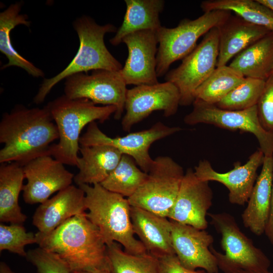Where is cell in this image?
<instances>
[{"label": "cell", "instance_id": "obj_5", "mask_svg": "<svg viewBox=\"0 0 273 273\" xmlns=\"http://www.w3.org/2000/svg\"><path fill=\"white\" fill-rule=\"evenodd\" d=\"M73 26L79 40L78 50L65 69L55 76L43 79L33 98L36 104L42 103L57 83L73 74L97 70L118 71L123 67L104 42L106 33L116 32L117 28L114 25H99L89 16L82 15L75 19Z\"/></svg>", "mask_w": 273, "mask_h": 273}, {"label": "cell", "instance_id": "obj_28", "mask_svg": "<svg viewBox=\"0 0 273 273\" xmlns=\"http://www.w3.org/2000/svg\"><path fill=\"white\" fill-rule=\"evenodd\" d=\"M200 7L204 12H233L244 20L273 32V11L257 0H207L201 2Z\"/></svg>", "mask_w": 273, "mask_h": 273}, {"label": "cell", "instance_id": "obj_31", "mask_svg": "<svg viewBox=\"0 0 273 273\" xmlns=\"http://www.w3.org/2000/svg\"><path fill=\"white\" fill-rule=\"evenodd\" d=\"M107 254L112 273H159V259L148 252L129 254L114 242L107 246Z\"/></svg>", "mask_w": 273, "mask_h": 273}, {"label": "cell", "instance_id": "obj_38", "mask_svg": "<svg viewBox=\"0 0 273 273\" xmlns=\"http://www.w3.org/2000/svg\"><path fill=\"white\" fill-rule=\"evenodd\" d=\"M0 273H16L4 262L0 263Z\"/></svg>", "mask_w": 273, "mask_h": 273}, {"label": "cell", "instance_id": "obj_14", "mask_svg": "<svg viewBox=\"0 0 273 273\" xmlns=\"http://www.w3.org/2000/svg\"><path fill=\"white\" fill-rule=\"evenodd\" d=\"M26 184L23 197L29 204L42 203L51 195L72 185L74 174L51 155L36 158L23 166Z\"/></svg>", "mask_w": 273, "mask_h": 273}, {"label": "cell", "instance_id": "obj_6", "mask_svg": "<svg viewBox=\"0 0 273 273\" xmlns=\"http://www.w3.org/2000/svg\"><path fill=\"white\" fill-rule=\"evenodd\" d=\"M210 223L220 235V245L224 254L212 246L210 250L214 255L219 269L224 273L240 270H268L270 261L265 254L256 247L252 240L243 233L235 217L226 212L208 213Z\"/></svg>", "mask_w": 273, "mask_h": 273}, {"label": "cell", "instance_id": "obj_9", "mask_svg": "<svg viewBox=\"0 0 273 273\" xmlns=\"http://www.w3.org/2000/svg\"><path fill=\"white\" fill-rule=\"evenodd\" d=\"M219 53V30L214 27L176 68L168 72L166 81L174 84L180 94V105L188 106L195 100L196 89L216 68Z\"/></svg>", "mask_w": 273, "mask_h": 273}, {"label": "cell", "instance_id": "obj_18", "mask_svg": "<svg viewBox=\"0 0 273 273\" xmlns=\"http://www.w3.org/2000/svg\"><path fill=\"white\" fill-rule=\"evenodd\" d=\"M264 155L259 149L251 154L243 165L239 162L233 169L224 172L215 171L207 160L199 161L195 167L196 175L204 181H215L223 185L229 191V200L240 206L247 203L257 178V171L263 163Z\"/></svg>", "mask_w": 273, "mask_h": 273}, {"label": "cell", "instance_id": "obj_27", "mask_svg": "<svg viewBox=\"0 0 273 273\" xmlns=\"http://www.w3.org/2000/svg\"><path fill=\"white\" fill-rule=\"evenodd\" d=\"M229 66L245 77L266 80L273 67V32L238 54Z\"/></svg>", "mask_w": 273, "mask_h": 273}, {"label": "cell", "instance_id": "obj_29", "mask_svg": "<svg viewBox=\"0 0 273 273\" xmlns=\"http://www.w3.org/2000/svg\"><path fill=\"white\" fill-rule=\"evenodd\" d=\"M148 173L142 170L131 156L122 154L113 171L100 184L106 189L128 198L146 179Z\"/></svg>", "mask_w": 273, "mask_h": 273}, {"label": "cell", "instance_id": "obj_21", "mask_svg": "<svg viewBox=\"0 0 273 273\" xmlns=\"http://www.w3.org/2000/svg\"><path fill=\"white\" fill-rule=\"evenodd\" d=\"M272 182L273 156H264L261 172L241 215L244 227L256 236L265 233L270 213Z\"/></svg>", "mask_w": 273, "mask_h": 273}, {"label": "cell", "instance_id": "obj_17", "mask_svg": "<svg viewBox=\"0 0 273 273\" xmlns=\"http://www.w3.org/2000/svg\"><path fill=\"white\" fill-rule=\"evenodd\" d=\"M170 221L172 246L180 264L190 270L201 268L207 273H218L216 257L210 250L212 236L206 230Z\"/></svg>", "mask_w": 273, "mask_h": 273}, {"label": "cell", "instance_id": "obj_20", "mask_svg": "<svg viewBox=\"0 0 273 273\" xmlns=\"http://www.w3.org/2000/svg\"><path fill=\"white\" fill-rule=\"evenodd\" d=\"M130 216L134 234L148 253L158 258L175 254L172 243L170 219L132 206Z\"/></svg>", "mask_w": 273, "mask_h": 273}, {"label": "cell", "instance_id": "obj_12", "mask_svg": "<svg viewBox=\"0 0 273 273\" xmlns=\"http://www.w3.org/2000/svg\"><path fill=\"white\" fill-rule=\"evenodd\" d=\"M181 130L179 127L168 126L158 122L149 129L131 132L123 136L111 138L104 133L94 121L88 125L86 131L80 136L79 145L82 146L106 145L114 147L123 154L133 158L139 167L148 173L154 160L149 154L151 145Z\"/></svg>", "mask_w": 273, "mask_h": 273}, {"label": "cell", "instance_id": "obj_33", "mask_svg": "<svg viewBox=\"0 0 273 273\" xmlns=\"http://www.w3.org/2000/svg\"><path fill=\"white\" fill-rule=\"evenodd\" d=\"M36 243L35 234L27 232L20 224H0V252L7 250L21 256L26 257L25 246Z\"/></svg>", "mask_w": 273, "mask_h": 273}, {"label": "cell", "instance_id": "obj_15", "mask_svg": "<svg viewBox=\"0 0 273 273\" xmlns=\"http://www.w3.org/2000/svg\"><path fill=\"white\" fill-rule=\"evenodd\" d=\"M213 192L209 181L199 179L194 170L185 173L175 201L167 218L200 230L208 227L207 215L212 203Z\"/></svg>", "mask_w": 273, "mask_h": 273}, {"label": "cell", "instance_id": "obj_30", "mask_svg": "<svg viewBox=\"0 0 273 273\" xmlns=\"http://www.w3.org/2000/svg\"><path fill=\"white\" fill-rule=\"evenodd\" d=\"M245 78L240 72L229 65L217 67L196 89L195 100L216 105L241 83Z\"/></svg>", "mask_w": 273, "mask_h": 273}, {"label": "cell", "instance_id": "obj_11", "mask_svg": "<svg viewBox=\"0 0 273 273\" xmlns=\"http://www.w3.org/2000/svg\"><path fill=\"white\" fill-rule=\"evenodd\" d=\"M65 79V96L86 99L96 105L113 106L116 109L114 118L118 120L121 117L127 89L119 71L94 70L90 74L78 73Z\"/></svg>", "mask_w": 273, "mask_h": 273}, {"label": "cell", "instance_id": "obj_7", "mask_svg": "<svg viewBox=\"0 0 273 273\" xmlns=\"http://www.w3.org/2000/svg\"><path fill=\"white\" fill-rule=\"evenodd\" d=\"M231 15L229 11H212L204 12L194 20L184 19L174 28L161 26L156 31L159 45L156 55L157 77L166 75L173 63L192 52L201 36L218 27Z\"/></svg>", "mask_w": 273, "mask_h": 273}, {"label": "cell", "instance_id": "obj_4", "mask_svg": "<svg viewBox=\"0 0 273 273\" xmlns=\"http://www.w3.org/2000/svg\"><path fill=\"white\" fill-rule=\"evenodd\" d=\"M46 106L57 126L59 142L52 144L50 155L64 164L76 166L79 139L86 125L98 120L103 123L116 111L113 106H99L84 98L71 99L65 95Z\"/></svg>", "mask_w": 273, "mask_h": 273}, {"label": "cell", "instance_id": "obj_39", "mask_svg": "<svg viewBox=\"0 0 273 273\" xmlns=\"http://www.w3.org/2000/svg\"><path fill=\"white\" fill-rule=\"evenodd\" d=\"M71 273H112V272L106 269H95L89 271H72Z\"/></svg>", "mask_w": 273, "mask_h": 273}, {"label": "cell", "instance_id": "obj_37", "mask_svg": "<svg viewBox=\"0 0 273 273\" xmlns=\"http://www.w3.org/2000/svg\"><path fill=\"white\" fill-rule=\"evenodd\" d=\"M264 234L267 237L270 243L273 246V182L271 191L270 213Z\"/></svg>", "mask_w": 273, "mask_h": 273}, {"label": "cell", "instance_id": "obj_13", "mask_svg": "<svg viewBox=\"0 0 273 273\" xmlns=\"http://www.w3.org/2000/svg\"><path fill=\"white\" fill-rule=\"evenodd\" d=\"M180 105V94L172 83L166 81L152 85H140L127 89L125 113L121 125L129 131L135 124L148 117L155 111H162L165 117L174 115Z\"/></svg>", "mask_w": 273, "mask_h": 273}, {"label": "cell", "instance_id": "obj_22", "mask_svg": "<svg viewBox=\"0 0 273 273\" xmlns=\"http://www.w3.org/2000/svg\"><path fill=\"white\" fill-rule=\"evenodd\" d=\"M218 28L219 53L216 67L226 65L233 58L271 32L237 15H231Z\"/></svg>", "mask_w": 273, "mask_h": 273}, {"label": "cell", "instance_id": "obj_35", "mask_svg": "<svg viewBox=\"0 0 273 273\" xmlns=\"http://www.w3.org/2000/svg\"><path fill=\"white\" fill-rule=\"evenodd\" d=\"M257 108L261 125L266 130L273 133V73L265 80Z\"/></svg>", "mask_w": 273, "mask_h": 273}, {"label": "cell", "instance_id": "obj_8", "mask_svg": "<svg viewBox=\"0 0 273 273\" xmlns=\"http://www.w3.org/2000/svg\"><path fill=\"white\" fill-rule=\"evenodd\" d=\"M184 174L183 167L171 157H156L145 180L135 193L127 198L130 205L167 217Z\"/></svg>", "mask_w": 273, "mask_h": 273}, {"label": "cell", "instance_id": "obj_41", "mask_svg": "<svg viewBox=\"0 0 273 273\" xmlns=\"http://www.w3.org/2000/svg\"><path fill=\"white\" fill-rule=\"evenodd\" d=\"M259 3L273 11V0H257Z\"/></svg>", "mask_w": 273, "mask_h": 273}, {"label": "cell", "instance_id": "obj_32", "mask_svg": "<svg viewBox=\"0 0 273 273\" xmlns=\"http://www.w3.org/2000/svg\"><path fill=\"white\" fill-rule=\"evenodd\" d=\"M265 80L245 77L243 81L215 105L231 111L244 110L257 105Z\"/></svg>", "mask_w": 273, "mask_h": 273}, {"label": "cell", "instance_id": "obj_43", "mask_svg": "<svg viewBox=\"0 0 273 273\" xmlns=\"http://www.w3.org/2000/svg\"><path fill=\"white\" fill-rule=\"evenodd\" d=\"M272 257H273V255H272Z\"/></svg>", "mask_w": 273, "mask_h": 273}, {"label": "cell", "instance_id": "obj_3", "mask_svg": "<svg viewBox=\"0 0 273 273\" xmlns=\"http://www.w3.org/2000/svg\"><path fill=\"white\" fill-rule=\"evenodd\" d=\"M78 187L85 193L86 216L98 227L107 246L116 242L129 254L147 252L134 236L130 216L131 206L127 198L108 191L100 184Z\"/></svg>", "mask_w": 273, "mask_h": 273}, {"label": "cell", "instance_id": "obj_16", "mask_svg": "<svg viewBox=\"0 0 273 273\" xmlns=\"http://www.w3.org/2000/svg\"><path fill=\"white\" fill-rule=\"evenodd\" d=\"M122 42L127 46L128 54L119 72L126 85L159 83L156 73L158 42L156 31L145 30L133 32L125 36Z\"/></svg>", "mask_w": 273, "mask_h": 273}, {"label": "cell", "instance_id": "obj_26", "mask_svg": "<svg viewBox=\"0 0 273 273\" xmlns=\"http://www.w3.org/2000/svg\"><path fill=\"white\" fill-rule=\"evenodd\" d=\"M21 7V2H16L0 13V51L8 59V62L2 66V69L16 66L34 77H43V71L20 55L12 44L11 31L19 25L29 27L31 24L26 14H20Z\"/></svg>", "mask_w": 273, "mask_h": 273}, {"label": "cell", "instance_id": "obj_2", "mask_svg": "<svg viewBox=\"0 0 273 273\" xmlns=\"http://www.w3.org/2000/svg\"><path fill=\"white\" fill-rule=\"evenodd\" d=\"M85 212L76 215L52 232L35 233L39 247L58 255L72 271L111 270L107 246L98 227Z\"/></svg>", "mask_w": 273, "mask_h": 273}, {"label": "cell", "instance_id": "obj_25", "mask_svg": "<svg viewBox=\"0 0 273 273\" xmlns=\"http://www.w3.org/2000/svg\"><path fill=\"white\" fill-rule=\"evenodd\" d=\"M25 175L23 166L16 162L0 166V221L22 224L27 217L21 211L19 196Z\"/></svg>", "mask_w": 273, "mask_h": 273}, {"label": "cell", "instance_id": "obj_42", "mask_svg": "<svg viewBox=\"0 0 273 273\" xmlns=\"http://www.w3.org/2000/svg\"><path fill=\"white\" fill-rule=\"evenodd\" d=\"M273 73V67H272L271 73Z\"/></svg>", "mask_w": 273, "mask_h": 273}, {"label": "cell", "instance_id": "obj_10", "mask_svg": "<svg viewBox=\"0 0 273 273\" xmlns=\"http://www.w3.org/2000/svg\"><path fill=\"white\" fill-rule=\"evenodd\" d=\"M193 105L192 111L184 117L186 124L193 125L204 123L231 130L251 133L256 138L259 149L264 156H273V133L266 130L261 125L257 105L244 110L231 111L197 99Z\"/></svg>", "mask_w": 273, "mask_h": 273}, {"label": "cell", "instance_id": "obj_36", "mask_svg": "<svg viewBox=\"0 0 273 273\" xmlns=\"http://www.w3.org/2000/svg\"><path fill=\"white\" fill-rule=\"evenodd\" d=\"M159 259V273H207L205 270H193L184 267L175 254Z\"/></svg>", "mask_w": 273, "mask_h": 273}, {"label": "cell", "instance_id": "obj_24", "mask_svg": "<svg viewBox=\"0 0 273 273\" xmlns=\"http://www.w3.org/2000/svg\"><path fill=\"white\" fill-rule=\"evenodd\" d=\"M126 10L121 25L110 39L116 46L126 35L136 31L151 30L156 31L161 26L159 14L163 11V0H125Z\"/></svg>", "mask_w": 273, "mask_h": 273}, {"label": "cell", "instance_id": "obj_1", "mask_svg": "<svg viewBox=\"0 0 273 273\" xmlns=\"http://www.w3.org/2000/svg\"><path fill=\"white\" fill-rule=\"evenodd\" d=\"M59 139L57 126L46 106L28 108L18 105L5 112L0 122V163L23 166L31 160L50 155L52 143Z\"/></svg>", "mask_w": 273, "mask_h": 273}, {"label": "cell", "instance_id": "obj_34", "mask_svg": "<svg viewBox=\"0 0 273 273\" xmlns=\"http://www.w3.org/2000/svg\"><path fill=\"white\" fill-rule=\"evenodd\" d=\"M26 258L37 269V273H71L66 262L58 255L40 247L29 250Z\"/></svg>", "mask_w": 273, "mask_h": 273}, {"label": "cell", "instance_id": "obj_23", "mask_svg": "<svg viewBox=\"0 0 273 273\" xmlns=\"http://www.w3.org/2000/svg\"><path fill=\"white\" fill-rule=\"evenodd\" d=\"M81 157L77 165L78 173L73 180L79 186L101 184L118 164L122 153L116 148L106 145L80 146Z\"/></svg>", "mask_w": 273, "mask_h": 273}, {"label": "cell", "instance_id": "obj_19", "mask_svg": "<svg viewBox=\"0 0 273 273\" xmlns=\"http://www.w3.org/2000/svg\"><path fill=\"white\" fill-rule=\"evenodd\" d=\"M86 210L84 191L71 185L41 203L34 213L32 223L39 233L47 234Z\"/></svg>", "mask_w": 273, "mask_h": 273}, {"label": "cell", "instance_id": "obj_40", "mask_svg": "<svg viewBox=\"0 0 273 273\" xmlns=\"http://www.w3.org/2000/svg\"><path fill=\"white\" fill-rule=\"evenodd\" d=\"M234 273H272L268 270H240L237 271Z\"/></svg>", "mask_w": 273, "mask_h": 273}]
</instances>
